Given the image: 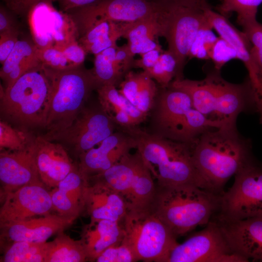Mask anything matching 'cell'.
Listing matches in <instances>:
<instances>
[{"label": "cell", "instance_id": "1", "mask_svg": "<svg viewBox=\"0 0 262 262\" xmlns=\"http://www.w3.org/2000/svg\"><path fill=\"white\" fill-rule=\"evenodd\" d=\"M192 156L207 189L218 195L232 176L256 160L251 140L242 136L237 126L203 133L192 144Z\"/></svg>", "mask_w": 262, "mask_h": 262}, {"label": "cell", "instance_id": "2", "mask_svg": "<svg viewBox=\"0 0 262 262\" xmlns=\"http://www.w3.org/2000/svg\"><path fill=\"white\" fill-rule=\"evenodd\" d=\"M170 86L186 92L194 108L206 117L229 126H236L240 113L257 112L255 92L248 76L240 83H231L213 67L202 80L178 79Z\"/></svg>", "mask_w": 262, "mask_h": 262}, {"label": "cell", "instance_id": "3", "mask_svg": "<svg viewBox=\"0 0 262 262\" xmlns=\"http://www.w3.org/2000/svg\"><path fill=\"white\" fill-rule=\"evenodd\" d=\"M221 195L193 184L156 185L150 207L177 238L206 225L218 211Z\"/></svg>", "mask_w": 262, "mask_h": 262}, {"label": "cell", "instance_id": "4", "mask_svg": "<svg viewBox=\"0 0 262 262\" xmlns=\"http://www.w3.org/2000/svg\"><path fill=\"white\" fill-rule=\"evenodd\" d=\"M123 129L135 139L137 150L156 180V185L189 183L209 191L195 165L192 144L172 140L135 127Z\"/></svg>", "mask_w": 262, "mask_h": 262}, {"label": "cell", "instance_id": "5", "mask_svg": "<svg viewBox=\"0 0 262 262\" xmlns=\"http://www.w3.org/2000/svg\"><path fill=\"white\" fill-rule=\"evenodd\" d=\"M50 82L46 134L63 130L73 122L85 107L91 92L99 87L91 70L82 66L55 70L43 66Z\"/></svg>", "mask_w": 262, "mask_h": 262}, {"label": "cell", "instance_id": "6", "mask_svg": "<svg viewBox=\"0 0 262 262\" xmlns=\"http://www.w3.org/2000/svg\"><path fill=\"white\" fill-rule=\"evenodd\" d=\"M0 112L2 120L20 129L45 128L50 94V82L42 64L4 89L0 84Z\"/></svg>", "mask_w": 262, "mask_h": 262}, {"label": "cell", "instance_id": "7", "mask_svg": "<svg viewBox=\"0 0 262 262\" xmlns=\"http://www.w3.org/2000/svg\"><path fill=\"white\" fill-rule=\"evenodd\" d=\"M156 98L153 108L154 134L187 144H193L204 132L221 124L206 117L194 108L184 91L169 86Z\"/></svg>", "mask_w": 262, "mask_h": 262}, {"label": "cell", "instance_id": "8", "mask_svg": "<svg viewBox=\"0 0 262 262\" xmlns=\"http://www.w3.org/2000/svg\"><path fill=\"white\" fill-rule=\"evenodd\" d=\"M122 222V241L132 249L138 261L166 262L178 244L177 238L150 207L128 210Z\"/></svg>", "mask_w": 262, "mask_h": 262}, {"label": "cell", "instance_id": "9", "mask_svg": "<svg viewBox=\"0 0 262 262\" xmlns=\"http://www.w3.org/2000/svg\"><path fill=\"white\" fill-rule=\"evenodd\" d=\"M103 182L124 199L128 210L149 207L156 184L138 150L130 152L105 171L89 177Z\"/></svg>", "mask_w": 262, "mask_h": 262}, {"label": "cell", "instance_id": "10", "mask_svg": "<svg viewBox=\"0 0 262 262\" xmlns=\"http://www.w3.org/2000/svg\"><path fill=\"white\" fill-rule=\"evenodd\" d=\"M231 188L221 195L214 219L228 222L262 214V164L256 160L234 175Z\"/></svg>", "mask_w": 262, "mask_h": 262}, {"label": "cell", "instance_id": "11", "mask_svg": "<svg viewBox=\"0 0 262 262\" xmlns=\"http://www.w3.org/2000/svg\"><path fill=\"white\" fill-rule=\"evenodd\" d=\"M167 4L159 5L147 0H100L75 9L69 14L79 37L96 23L104 20L133 23L163 11Z\"/></svg>", "mask_w": 262, "mask_h": 262}, {"label": "cell", "instance_id": "12", "mask_svg": "<svg viewBox=\"0 0 262 262\" xmlns=\"http://www.w3.org/2000/svg\"><path fill=\"white\" fill-rule=\"evenodd\" d=\"M246 262L231 251L221 229L212 219L197 232L170 251L166 262Z\"/></svg>", "mask_w": 262, "mask_h": 262}, {"label": "cell", "instance_id": "13", "mask_svg": "<svg viewBox=\"0 0 262 262\" xmlns=\"http://www.w3.org/2000/svg\"><path fill=\"white\" fill-rule=\"evenodd\" d=\"M205 7L183 0L174 1L169 7L164 37L167 50L175 57L182 76L193 42L199 30L208 22Z\"/></svg>", "mask_w": 262, "mask_h": 262}, {"label": "cell", "instance_id": "14", "mask_svg": "<svg viewBox=\"0 0 262 262\" xmlns=\"http://www.w3.org/2000/svg\"><path fill=\"white\" fill-rule=\"evenodd\" d=\"M115 124L100 105L99 108L84 107L69 127L43 136L68 147L79 156L112 134Z\"/></svg>", "mask_w": 262, "mask_h": 262}, {"label": "cell", "instance_id": "15", "mask_svg": "<svg viewBox=\"0 0 262 262\" xmlns=\"http://www.w3.org/2000/svg\"><path fill=\"white\" fill-rule=\"evenodd\" d=\"M53 0H42L28 12L30 15L41 21L31 23L34 42L38 48L54 46L60 49L77 40L79 33L69 14L57 10L52 5Z\"/></svg>", "mask_w": 262, "mask_h": 262}, {"label": "cell", "instance_id": "16", "mask_svg": "<svg viewBox=\"0 0 262 262\" xmlns=\"http://www.w3.org/2000/svg\"><path fill=\"white\" fill-rule=\"evenodd\" d=\"M0 209V227L50 214L52 203L49 191L42 182L23 186L6 195Z\"/></svg>", "mask_w": 262, "mask_h": 262}, {"label": "cell", "instance_id": "17", "mask_svg": "<svg viewBox=\"0 0 262 262\" xmlns=\"http://www.w3.org/2000/svg\"><path fill=\"white\" fill-rule=\"evenodd\" d=\"M98 145L79 156V169L88 179L110 168L137 146L135 139L123 130L114 132Z\"/></svg>", "mask_w": 262, "mask_h": 262}, {"label": "cell", "instance_id": "18", "mask_svg": "<svg viewBox=\"0 0 262 262\" xmlns=\"http://www.w3.org/2000/svg\"><path fill=\"white\" fill-rule=\"evenodd\" d=\"M33 140L22 150L0 151V180L2 198L8 193L23 186L42 182L35 163Z\"/></svg>", "mask_w": 262, "mask_h": 262}, {"label": "cell", "instance_id": "19", "mask_svg": "<svg viewBox=\"0 0 262 262\" xmlns=\"http://www.w3.org/2000/svg\"><path fill=\"white\" fill-rule=\"evenodd\" d=\"M205 16L219 36L226 40L235 50L237 59L244 64L248 77L254 87L257 97L262 98V79L253 58L252 45L246 34L237 29L228 19L213 10L211 6L204 9Z\"/></svg>", "mask_w": 262, "mask_h": 262}, {"label": "cell", "instance_id": "20", "mask_svg": "<svg viewBox=\"0 0 262 262\" xmlns=\"http://www.w3.org/2000/svg\"><path fill=\"white\" fill-rule=\"evenodd\" d=\"M33 147L39 176L46 187L54 188L76 167L59 143L41 135L34 138Z\"/></svg>", "mask_w": 262, "mask_h": 262}, {"label": "cell", "instance_id": "21", "mask_svg": "<svg viewBox=\"0 0 262 262\" xmlns=\"http://www.w3.org/2000/svg\"><path fill=\"white\" fill-rule=\"evenodd\" d=\"M216 221L232 252L248 261L262 262V214L233 222Z\"/></svg>", "mask_w": 262, "mask_h": 262}, {"label": "cell", "instance_id": "22", "mask_svg": "<svg viewBox=\"0 0 262 262\" xmlns=\"http://www.w3.org/2000/svg\"><path fill=\"white\" fill-rule=\"evenodd\" d=\"M74 217L49 214L16 222L1 229V238L16 241L45 242L51 236L72 225Z\"/></svg>", "mask_w": 262, "mask_h": 262}, {"label": "cell", "instance_id": "23", "mask_svg": "<svg viewBox=\"0 0 262 262\" xmlns=\"http://www.w3.org/2000/svg\"><path fill=\"white\" fill-rule=\"evenodd\" d=\"M93 180L86 186L84 207L90 219H106L121 223L128 211L123 198L102 181Z\"/></svg>", "mask_w": 262, "mask_h": 262}, {"label": "cell", "instance_id": "24", "mask_svg": "<svg viewBox=\"0 0 262 262\" xmlns=\"http://www.w3.org/2000/svg\"><path fill=\"white\" fill-rule=\"evenodd\" d=\"M88 178L76 167L49 191L53 210L61 215L78 217L83 211Z\"/></svg>", "mask_w": 262, "mask_h": 262}, {"label": "cell", "instance_id": "25", "mask_svg": "<svg viewBox=\"0 0 262 262\" xmlns=\"http://www.w3.org/2000/svg\"><path fill=\"white\" fill-rule=\"evenodd\" d=\"M124 237L120 222L90 219L83 228L81 241L87 253L88 260L96 259L107 248L120 243Z\"/></svg>", "mask_w": 262, "mask_h": 262}, {"label": "cell", "instance_id": "26", "mask_svg": "<svg viewBox=\"0 0 262 262\" xmlns=\"http://www.w3.org/2000/svg\"><path fill=\"white\" fill-rule=\"evenodd\" d=\"M37 47L29 39L19 40L12 52L2 65L0 76L6 89L20 77L41 64L37 56Z\"/></svg>", "mask_w": 262, "mask_h": 262}, {"label": "cell", "instance_id": "27", "mask_svg": "<svg viewBox=\"0 0 262 262\" xmlns=\"http://www.w3.org/2000/svg\"><path fill=\"white\" fill-rule=\"evenodd\" d=\"M128 24L108 20L98 22L79 37L78 42L87 53L97 54L116 45L117 40L127 31Z\"/></svg>", "mask_w": 262, "mask_h": 262}, {"label": "cell", "instance_id": "28", "mask_svg": "<svg viewBox=\"0 0 262 262\" xmlns=\"http://www.w3.org/2000/svg\"><path fill=\"white\" fill-rule=\"evenodd\" d=\"M88 261L86 250L81 240L76 241L63 233H59L48 242L45 262H83Z\"/></svg>", "mask_w": 262, "mask_h": 262}, {"label": "cell", "instance_id": "29", "mask_svg": "<svg viewBox=\"0 0 262 262\" xmlns=\"http://www.w3.org/2000/svg\"><path fill=\"white\" fill-rule=\"evenodd\" d=\"M97 90L100 105L111 117L117 113L125 112L139 124L146 119L147 115L139 111L121 94L115 85H102Z\"/></svg>", "mask_w": 262, "mask_h": 262}, {"label": "cell", "instance_id": "30", "mask_svg": "<svg viewBox=\"0 0 262 262\" xmlns=\"http://www.w3.org/2000/svg\"><path fill=\"white\" fill-rule=\"evenodd\" d=\"M48 242L16 241L5 249L0 262H45Z\"/></svg>", "mask_w": 262, "mask_h": 262}, {"label": "cell", "instance_id": "31", "mask_svg": "<svg viewBox=\"0 0 262 262\" xmlns=\"http://www.w3.org/2000/svg\"><path fill=\"white\" fill-rule=\"evenodd\" d=\"M220 0V4L215 7L217 12L227 18L232 13H235L237 22L242 27L257 20L258 9L262 0Z\"/></svg>", "mask_w": 262, "mask_h": 262}, {"label": "cell", "instance_id": "32", "mask_svg": "<svg viewBox=\"0 0 262 262\" xmlns=\"http://www.w3.org/2000/svg\"><path fill=\"white\" fill-rule=\"evenodd\" d=\"M145 72L163 88L168 87L174 80L183 78L179 71L175 57L168 50L163 51L156 64Z\"/></svg>", "mask_w": 262, "mask_h": 262}, {"label": "cell", "instance_id": "33", "mask_svg": "<svg viewBox=\"0 0 262 262\" xmlns=\"http://www.w3.org/2000/svg\"><path fill=\"white\" fill-rule=\"evenodd\" d=\"M27 130L14 128L9 122L0 121V150H20L26 148L33 141Z\"/></svg>", "mask_w": 262, "mask_h": 262}, {"label": "cell", "instance_id": "34", "mask_svg": "<svg viewBox=\"0 0 262 262\" xmlns=\"http://www.w3.org/2000/svg\"><path fill=\"white\" fill-rule=\"evenodd\" d=\"M92 72L99 85H114L118 82L124 72L121 66L112 61L100 52L95 55Z\"/></svg>", "mask_w": 262, "mask_h": 262}, {"label": "cell", "instance_id": "35", "mask_svg": "<svg viewBox=\"0 0 262 262\" xmlns=\"http://www.w3.org/2000/svg\"><path fill=\"white\" fill-rule=\"evenodd\" d=\"M213 29L208 21L199 30L190 49L188 59L210 60L211 50L218 38Z\"/></svg>", "mask_w": 262, "mask_h": 262}, {"label": "cell", "instance_id": "36", "mask_svg": "<svg viewBox=\"0 0 262 262\" xmlns=\"http://www.w3.org/2000/svg\"><path fill=\"white\" fill-rule=\"evenodd\" d=\"M37 56L42 65L55 70H66L74 67L68 62L63 51L54 47L37 49Z\"/></svg>", "mask_w": 262, "mask_h": 262}, {"label": "cell", "instance_id": "37", "mask_svg": "<svg viewBox=\"0 0 262 262\" xmlns=\"http://www.w3.org/2000/svg\"><path fill=\"white\" fill-rule=\"evenodd\" d=\"M138 261L132 249L122 241L106 249L95 260L97 262H134Z\"/></svg>", "mask_w": 262, "mask_h": 262}, {"label": "cell", "instance_id": "38", "mask_svg": "<svg viewBox=\"0 0 262 262\" xmlns=\"http://www.w3.org/2000/svg\"><path fill=\"white\" fill-rule=\"evenodd\" d=\"M242 29L252 45V55L262 79V24L256 21Z\"/></svg>", "mask_w": 262, "mask_h": 262}, {"label": "cell", "instance_id": "39", "mask_svg": "<svg viewBox=\"0 0 262 262\" xmlns=\"http://www.w3.org/2000/svg\"><path fill=\"white\" fill-rule=\"evenodd\" d=\"M234 59H237L235 50L226 40L218 37L210 53V60L212 61L213 67L221 70L227 62Z\"/></svg>", "mask_w": 262, "mask_h": 262}, {"label": "cell", "instance_id": "40", "mask_svg": "<svg viewBox=\"0 0 262 262\" xmlns=\"http://www.w3.org/2000/svg\"><path fill=\"white\" fill-rule=\"evenodd\" d=\"M145 75V73L143 71L140 73L130 71L126 74L124 80L119 85V93L133 105Z\"/></svg>", "mask_w": 262, "mask_h": 262}, {"label": "cell", "instance_id": "41", "mask_svg": "<svg viewBox=\"0 0 262 262\" xmlns=\"http://www.w3.org/2000/svg\"><path fill=\"white\" fill-rule=\"evenodd\" d=\"M59 49L63 51L68 62L74 67L82 66L87 52L79 44L77 40H73Z\"/></svg>", "mask_w": 262, "mask_h": 262}, {"label": "cell", "instance_id": "42", "mask_svg": "<svg viewBox=\"0 0 262 262\" xmlns=\"http://www.w3.org/2000/svg\"><path fill=\"white\" fill-rule=\"evenodd\" d=\"M17 28L0 33V63L2 65L18 40Z\"/></svg>", "mask_w": 262, "mask_h": 262}, {"label": "cell", "instance_id": "43", "mask_svg": "<svg viewBox=\"0 0 262 262\" xmlns=\"http://www.w3.org/2000/svg\"><path fill=\"white\" fill-rule=\"evenodd\" d=\"M162 49H154L141 55V58L134 61L133 66L146 72L151 69L159 61Z\"/></svg>", "mask_w": 262, "mask_h": 262}, {"label": "cell", "instance_id": "44", "mask_svg": "<svg viewBox=\"0 0 262 262\" xmlns=\"http://www.w3.org/2000/svg\"><path fill=\"white\" fill-rule=\"evenodd\" d=\"M133 55L139 54L140 55L154 49H161L162 47L157 39L148 38L138 40L127 43Z\"/></svg>", "mask_w": 262, "mask_h": 262}, {"label": "cell", "instance_id": "45", "mask_svg": "<svg viewBox=\"0 0 262 262\" xmlns=\"http://www.w3.org/2000/svg\"><path fill=\"white\" fill-rule=\"evenodd\" d=\"M133 57L127 44L121 47L117 46L115 61L117 65L122 67L124 72L127 71L131 66H133L134 61Z\"/></svg>", "mask_w": 262, "mask_h": 262}, {"label": "cell", "instance_id": "46", "mask_svg": "<svg viewBox=\"0 0 262 262\" xmlns=\"http://www.w3.org/2000/svg\"><path fill=\"white\" fill-rule=\"evenodd\" d=\"M10 10L1 5L0 7V33L17 28Z\"/></svg>", "mask_w": 262, "mask_h": 262}, {"label": "cell", "instance_id": "47", "mask_svg": "<svg viewBox=\"0 0 262 262\" xmlns=\"http://www.w3.org/2000/svg\"><path fill=\"white\" fill-rule=\"evenodd\" d=\"M100 0H53L59 4L62 11L66 12L89 5Z\"/></svg>", "mask_w": 262, "mask_h": 262}, {"label": "cell", "instance_id": "48", "mask_svg": "<svg viewBox=\"0 0 262 262\" xmlns=\"http://www.w3.org/2000/svg\"><path fill=\"white\" fill-rule=\"evenodd\" d=\"M42 0H19V14L28 12L35 4Z\"/></svg>", "mask_w": 262, "mask_h": 262}, {"label": "cell", "instance_id": "49", "mask_svg": "<svg viewBox=\"0 0 262 262\" xmlns=\"http://www.w3.org/2000/svg\"><path fill=\"white\" fill-rule=\"evenodd\" d=\"M6 7L12 12L19 14V0H3Z\"/></svg>", "mask_w": 262, "mask_h": 262}, {"label": "cell", "instance_id": "50", "mask_svg": "<svg viewBox=\"0 0 262 262\" xmlns=\"http://www.w3.org/2000/svg\"><path fill=\"white\" fill-rule=\"evenodd\" d=\"M163 1H168L173 0H162ZM185 1L198 4L202 7H206L210 5L208 2V0H184Z\"/></svg>", "mask_w": 262, "mask_h": 262}]
</instances>
